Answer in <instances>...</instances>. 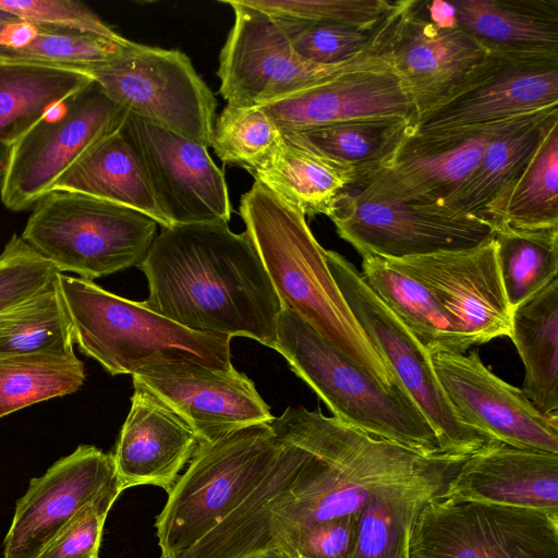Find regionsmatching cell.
Listing matches in <instances>:
<instances>
[{
  "mask_svg": "<svg viewBox=\"0 0 558 558\" xmlns=\"http://www.w3.org/2000/svg\"><path fill=\"white\" fill-rule=\"evenodd\" d=\"M117 487L123 489L112 454L78 446L44 475L32 478L16 502L3 557L37 558L84 506Z\"/></svg>",
  "mask_w": 558,
  "mask_h": 558,
  "instance_id": "obj_20",
  "label": "cell"
},
{
  "mask_svg": "<svg viewBox=\"0 0 558 558\" xmlns=\"http://www.w3.org/2000/svg\"><path fill=\"white\" fill-rule=\"evenodd\" d=\"M509 338L524 365L522 392L558 415V278L513 310Z\"/></svg>",
  "mask_w": 558,
  "mask_h": 558,
  "instance_id": "obj_30",
  "label": "cell"
},
{
  "mask_svg": "<svg viewBox=\"0 0 558 558\" xmlns=\"http://www.w3.org/2000/svg\"><path fill=\"white\" fill-rule=\"evenodd\" d=\"M51 191L77 192L121 204L142 211L161 228L172 226L122 129L82 155L58 179Z\"/></svg>",
  "mask_w": 558,
  "mask_h": 558,
  "instance_id": "obj_27",
  "label": "cell"
},
{
  "mask_svg": "<svg viewBox=\"0 0 558 558\" xmlns=\"http://www.w3.org/2000/svg\"><path fill=\"white\" fill-rule=\"evenodd\" d=\"M138 267L148 282L145 307L193 331L275 349L283 307L245 231L227 222L162 228Z\"/></svg>",
  "mask_w": 558,
  "mask_h": 558,
  "instance_id": "obj_2",
  "label": "cell"
},
{
  "mask_svg": "<svg viewBox=\"0 0 558 558\" xmlns=\"http://www.w3.org/2000/svg\"><path fill=\"white\" fill-rule=\"evenodd\" d=\"M375 46L404 83L416 120L458 89L492 56L462 28L444 29L430 22L424 0H398L377 28Z\"/></svg>",
  "mask_w": 558,
  "mask_h": 558,
  "instance_id": "obj_13",
  "label": "cell"
},
{
  "mask_svg": "<svg viewBox=\"0 0 558 558\" xmlns=\"http://www.w3.org/2000/svg\"><path fill=\"white\" fill-rule=\"evenodd\" d=\"M325 255L351 312L433 427L442 451L469 456L493 441L459 421L437 378L430 354L368 288L357 268L335 251L326 250Z\"/></svg>",
  "mask_w": 558,
  "mask_h": 558,
  "instance_id": "obj_11",
  "label": "cell"
},
{
  "mask_svg": "<svg viewBox=\"0 0 558 558\" xmlns=\"http://www.w3.org/2000/svg\"><path fill=\"white\" fill-rule=\"evenodd\" d=\"M122 132L172 226L229 222L232 205L225 174L207 147L132 113Z\"/></svg>",
  "mask_w": 558,
  "mask_h": 558,
  "instance_id": "obj_18",
  "label": "cell"
},
{
  "mask_svg": "<svg viewBox=\"0 0 558 558\" xmlns=\"http://www.w3.org/2000/svg\"><path fill=\"white\" fill-rule=\"evenodd\" d=\"M21 22H23V21L20 17H17L16 15L0 9V23L15 24V23H21Z\"/></svg>",
  "mask_w": 558,
  "mask_h": 558,
  "instance_id": "obj_50",
  "label": "cell"
},
{
  "mask_svg": "<svg viewBox=\"0 0 558 558\" xmlns=\"http://www.w3.org/2000/svg\"><path fill=\"white\" fill-rule=\"evenodd\" d=\"M558 107V60L492 53L458 89L424 112L410 134L445 135Z\"/></svg>",
  "mask_w": 558,
  "mask_h": 558,
  "instance_id": "obj_17",
  "label": "cell"
},
{
  "mask_svg": "<svg viewBox=\"0 0 558 558\" xmlns=\"http://www.w3.org/2000/svg\"><path fill=\"white\" fill-rule=\"evenodd\" d=\"M411 126L413 123L401 120H368L282 133L350 165L357 171L359 182L396 154Z\"/></svg>",
  "mask_w": 558,
  "mask_h": 558,
  "instance_id": "obj_36",
  "label": "cell"
},
{
  "mask_svg": "<svg viewBox=\"0 0 558 558\" xmlns=\"http://www.w3.org/2000/svg\"><path fill=\"white\" fill-rule=\"evenodd\" d=\"M441 497L558 510V454L493 440L468 457Z\"/></svg>",
  "mask_w": 558,
  "mask_h": 558,
  "instance_id": "obj_24",
  "label": "cell"
},
{
  "mask_svg": "<svg viewBox=\"0 0 558 558\" xmlns=\"http://www.w3.org/2000/svg\"><path fill=\"white\" fill-rule=\"evenodd\" d=\"M0 9L33 24L69 27L116 39L122 37L80 1L0 0Z\"/></svg>",
  "mask_w": 558,
  "mask_h": 558,
  "instance_id": "obj_44",
  "label": "cell"
},
{
  "mask_svg": "<svg viewBox=\"0 0 558 558\" xmlns=\"http://www.w3.org/2000/svg\"><path fill=\"white\" fill-rule=\"evenodd\" d=\"M531 114L457 134L408 132L388 161L348 189L368 199L447 210V203L478 165L490 140Z\"/></svg>",
  "mask_w": 558,
  "mask_h": 558,
  "instance_id": "obj_15",
  "label": "cell"
},
{
  "mask_svg": "<svg viewBox=\"0 0 558 558\" xmlns=\"http://www.w3.org/2000/svg\"><path fill=\"white\" fill-rule=\"evenodd\" d=\"M383 259L432 293L453 320L468 348L510 336L512 310L502 286L493 236L470 248Z\"/></svg>",
  "mask_w": 558,
  "mask_h": 558,
  "instance_id": "obj_16",
  "label": "cell"
},
{
  "mask_svg": "<svg viewBox=\"0 0 558 558\" xmlns=\"http://www.w3.org/2000/svg\"><path fill=\"white\" fill-rule=\"evenodd\" d=\"M269 424L281 447L272 470L209 558H250L279 547L315 523L357 512L383 487L451 478L470 456L424 454L320 409L288 407Z\"/></svg>",
  "mask_w": 558,
  "mask_h": 558,
  "instance_id": "obj_1",
  "label": "cell"
},
{
  "mask_svg": "<svg viewBox=\"0 0 558 558\" xmlns=\"http://www.w3.org/2000/svg\"><path fill=\"white\" fill-rule=\"evenodd\" d=\"M131 409L114 453L123 489L156 485L169 493L199 441L192 427L146 388L133 384Z\"/></svg>",
  "mask_w": 558,
  "mask_h": 558,
  "instance_id": "obj_23",
  "label": "cell"
},
{
  "mask_svg": "<svg viewBox=\"0 0 558 558\" xmlns=\"http://www.w3.org/2000/svg\"><path fill=\"white\" fill-rule=\"evenodd\" d=\"M258 107L281 132L368 120H401L414 125L417 118L404 83L388 63L347 72Z\"/></svg>",
  "mask_w": 558,
  "mask_h": 558,
  "instance_id": "obj_22",
  "label": "cell"
},
{
  "mask_svg": "<svg viewBox=\"0 0 558 558\" xmlns=\"http://www.w3.org/2000/svg\"><path fill=\"white\" fill-rule=\"evenodd\" d=\"M362 277L376 296L429 353H465L469 349L448 313L413 278L381 257L362 256Z\"/></svg>",
  "mask_w": 558,
  "mask_h": 558,
  "instance_id": "obj_31",
  "label": "cell"
},
{
  "mask_svg": "<svg viewBox=\"0 0 558 558\" xmlns=\"http://www.w3.org/2000/svg\"><path fill=\"white\" fill-rule=\"evenodd\" d=\"M338 235L361 256L401 258L473 247L493 236V225L441 208L386 203L345 189L328 216Z\"/></svg>",
  "mask_w": 558,
  "mask_h": 558,
  "instance_id": "obj_14",
  "label": "cell"
},
{
  "mask_svg": "<svg viewBox=\"0 0 558 558\" xmlns=\"http://www.w3.org/2000/svg\"><path fill=\"white\" fill-rule=\"evenodd\" d=\"M425 10L430 22L439 28L451 29L459 27L457 12L451 1H425Z\"/></svg>",
  "mask_w": 558,
  "mask_h": 558,
  "instance_id": "obj_46",
  "label": "cell"
},
{
  "mask_svg": "<svg viewBox=\"0 0 558 558\" xmlns=\"http://www.w3.org/2000/svg\"><path fill=\"white\" fill-rule=\"evenodd\" d=\"M239 209L282 307L385 386L398 383L347 304L306 217L257 180Z\"/></svg>",
  "mask_w": 558,
  "mask_h": 558,
  "instance_id": "obj_3",
  "label": "cell"
},
{
  "mask_svg": "<svg viewBox=\"0 0 558 558\" xmlns=\"http://www.w3.org/2000/svg\"><path fill=\"white\" fill-rule=\"evenodd\" d=\"M59 274L32 295L0 312V356L75 354Z\"/></svg>",
  "mask_w": 558,
  "mask_h": 558,
  "instance_id": "obj_33",
  "label": "cell"
},
{
  "mask_svg": "<svg viewBox=\"0 0 558 558\" xmlns=\"http://www.w3.org/2000/svg\"><path fill=\"white\" fill-rule=\"evenodd\" d=\"M430 360L464 425L512 447L558 454V415L537 409L521 389L495 375L476 351L436 352Z\"/></svg>",
  "mask_w": 558,
  "mask_h": 558,
  "instance_id": "obj_19",
  "label": "cell"
},
{
  "mask_svg": "<svg viewBox=\"0 0 558 558\" xmlns=\"http://www.w3.org/2000/svg\"><path fill=\"white\" fill-rule=\"evenodd\" d=\"M58 270L13 234L0 254V312L46 284Z\"/></svg>",
  "mask_w": 558,
  "mask_h": 558,
  "instance_id": "obj_42",
  "label": "cell"
},
{
  "mask_svg": "<svg viewBox=\"0 0 558 558\" xmlns=\"http://www.w3.org/2000/svg\"><path fill=\"white\" fill-rule=\"evenodd\" d=\"M282 132L260 107L226 105L216 118L211 146L225 163L252 173L281 143Z\"/></svg>",
  "mask_w": 558,
  "mask_h": 558,
  "instance_id": "obj_39",
  "label": "cell"
},
{
  "mask_svg": "<svg viewBox=\"0 0 558 558\" xmlns=\"http://www.w3.org/2000/svg\"><path fill=\"white\" fill-rule=\"evenodd\" d=\"M221 2L234 12L217 71L219 93L228 105H267L347 72L388 63L375 46L343 63L311 62L294 50L288 33L275 17L243 0Z\"/></svg>",
  "mask_w": 558,
  "mask_h": 558,
  "instance_id": "obj_8",
  "label": "cell"
},
{
  "mask_svg": "<svg viewBox=\"0 0 558 558\" xmlns=\"http://www.w3.org/2000/svg\"><path fill=\"white\" fill-rule=\"evenodd\" d=\"M451 478L390 485L373 493L357 512L351 558H410L414 521L430 500L442 496Z\"/></svg>",
  "mask_w": 558,
  "mask_h": 558,
  "instance_id": "obj_32",
  "label": "cell"
},
{
  "mask_svg": "<svg viewBox=\"0 0 558 558\" xmlns=\"http://www.w3.org/2000/svg\"><path fill=\"white\" fill-rule=\"evenodd\" d=\"M410 558H558V510L441 496L413 523Z\"/></svg>",
  "mask_w": 558,
  "mask_h": 558,
  "instance_id": "obj_9",
  "label": "cell"
},
{
  "mask_svg": "<svg viewBox=\"0 0 558 558\" xmlns=\"http://www.w3.org/2000/svg\"><path fill=\"white\" fill-rule=\"evenodd\" d=\"M488 221L518 230L558 228V118L520 175L493 205Z\"/></svg>",
  "mask_w": 558,
  "mask_h": 558,
  "instance_id": "obj_34",
  "label": "cell"
},
{
  "mask_svg": "<svg viewBox=\"0 0 558 558\" xmlns=\"http://www.w3.org/2000/svg\"><path fill=\"white\" fill-rule=\"evenodd\" d=\"M133 384L146 388L177 412L192 427L199 444L274 418L254 383L234 367L160 364L134 374Z\"/></svg>",
  "mask_w": 558,
  "mask_h": 558,
  "instance_id": "obj_21",
  "label": "cell"
},
{
  "mask_svg": "<svg viewBox=\"0 0 558 558\" xmlns=\"http://www.w3.org/2000/svg\"><path fill=\"white\" fill-rule=\"evenodd\" d=\"M86 378L74 354L0 356V418L32 404L77 391Z\"/></svg>",
  "mask_w": 558,
  "mask_h": 558,
  "instance_id": "obj_37",
  "label": "cell"
},
{
  "mask_svg": "<svg viewBox=\"0 0 558 558\" xmlns=\"http://www.w3.org/2000/svg\"><path fill=\"white\" fill-rule=\"evenodd\" d=\"M128 113L94 81L56 106L12 145L0 182L3 205L34 206L82 155L121 130Z\"/></svg>",
  "mask_w": 558,
  "mask_h": 558,
  "instance_id": "obj_12",
  "label": "cell"
},
{
  "mask_svg": "<svg viewBox=\"0 0 558 558\" xmlns=\"http://www.w3.org/2000/svg\"><path fill=\"white\" fill-rule=\"evenodd\" d=\"M274 17V16H272ZM304 59L325 65L343 63L371 50L376 31L362 32L336 24H306L275 17Z\"/></svg>",
  "mask_w": 558,
  "mask_h": 558,
  "instance_id": "obj_41",
  "label": "cell"
},
{
  "mask_svg": "<svg viewBox=\"0 0 558 558\" xmlns=\"http://www.w3.org/2000/svg\"><path fill=\"white\" fill-rule=\"evenodd\" d=\"M497 262L513 312L558 278V228L518 230L493 226Z\"/></svg>",
  "mask_w": 558,
  "mask_h": 558,
  "instance_id": "obj_35",
  "label": "cell"
},
{
  "mask_svg": "<svg viewBox=\"0 0 558 558\" xmlns=\"http://www.w3.org/2000/svg\"><path fill=\"white\" fill-rule=\"evenodd\" d=\"M12 145L0 142V182L7 169Z\"/></svg>",
  "mask_w": 558,
  "mask_h": 558,
  "instance_id": "obj_48",
  "label": "cell"
},
{
  "mask_svg": "<svg viewBox=\"0 0 558 558\" xmlns=\"http://www.w3.org/2000/svg\"><path fill=\"white\" fill-rule=\"evenodd\" d=\"M122 492L112 488L84 506L37 558H98L106 518Z\"/></svg>",
  "mask_w": 558,
  "mask_h": 558,
  "instance_id": "obj_43",
  "label": "cell"
},
{
  "mask_svg": "<svg viewBox=\"0 0 558 558\" xmlns=\"http://www.w3.org/2000/svg\"><path fill=\"white\" fill-rule=\"evenodd\" d=\"M159 225L134 208L77 192L50 191L21 238L60 274L94 280L140 266Z\"/></svg>",
  "mask_w": 558,
  "mask_h": 558,
  "instance_id": "obj_7",
  "label": "cell"
},
{
  "mask_svg": "<svg viewBox=\"0 0 558 558\" xmlns=\"http://www.w3.org/2000/svg\"><path fill=\"white\" fill-rule=\"evenodd\" d=\"M274 17L306 24H336L375 31L392 11L390 0H243Z\"/></svg>",
  "mask_w": 558,
  "mask_h": 558,
  "instance_id": "obj_40",
  "label": "cell"
},
{
  "mask_svg": "<svg viewBox=\"0 0 558 558\" xmlns=\"http://www.w3.org/2000/svg\"><path fill=\"white\" fill-rule=\"evenodd\" d=\"M90 83L85 72L0 59V142L13 145L51 109Z\"/></svg>",
  "mask_w": 558,
  "mask_h": 558,
  "instance_id": "obj_29",
  "label": "cell"
},
{
  "mask_svg": "<svg viewBox=\"0 0 558 558\" xmlns=\"http://www.w3.org/2000/svg\"><path fill=\"white\" fill-rule=\"evenodd\" d=\"M459 27L492 53L558 60V0H452Z\"/></svg>",
  "mask_w": 558,
  "mask_h": 558,
  "instance_id": "obj_25",
  "label": "cell"
},
{
  "mask_svg": "<svg viewBox=\"0 0 558 558\" xmlns=\"http://www.w3.org/2000/svg\"><path fill=\"white\" fill-rule=\"evenodd\" d=\"M132 41L69 27L34 24L29 39L17 47L0 46L1 60L40 63L89 73L120 58Z\"/></svg>",
  "mask_w": 558,
  "mask_h": 558,
  "instance_id": "obj_38",
  "label": "cell"
},
{
  "mask_svg": "<svg viewBox=\"0 0 558 558\" xmlns=\"http://www.w3.org/2000/svg\"><path fill=\"white\" fill-rule=\"evenodd\" d=\"M271 156L251 174L305 217L329 216L357 171L312 146L282 133Z\"/></svg>",
  "mask_w": 558,
  "mask_h": 558,
  "instance_id": "obj_26",
  "label": "cell"
},
{
  "mask_svg": "<svg viewBox=\"0 0 558 558\" xmlns=\"http://www.w3.org/2000/svg\"><path fill=\"white\" fill-rule=\"evenodd\" d=\"M73 340L109 374H137L168 363L230 369L231 337L190 330L92 280L59 274Z\"/></svg>",
  "mask_w": 558,
  "mask_h": 558,
  "instance_id": "obj_4",
  "label": "cell"
},
{
  "mask_svg": "<svg viewBox=\"0 0 558 558\" xmlns=\"http://www.w3.org/2000/svg\"><path fill=\"white\" fill-rule=\"evenodd\" d=\"M34 25L28 22H21L15 24L0 23V46L17 47L32 36Z\"/></svg>",
  "mask_w": 558,
  "mask_h": 558,
  "instance_id": "obj_47",
  "label": "cell"
},
{
  "mask_svg": "<svg viewBox=\"0 0 558 558\" xmlns=\"http://www.w3.org/2000/svg\"><path fill=\"white\" fill-rule=\"evenodd\" d=\"M357 512L315 523L287 538L278 548L293 558H351Z\"/></svg>",
  "mask_w": 558,
  "mask_h": 558,
  "instance_id": "obj_45",
  "label": "cell"
},
{
  "mask_svg": "<svg viewBox=\"0 0 558 558\" xmlns=\"http://www.w3.org/2000/svg\"><path fill=\"white\" fill-rule=\"evenodd\" d=\"M556 118L558 107L533 113L494 136L446 209L488 221L490 208L520 175Z\"/></svg>",
  "mask_w": 558,
  "mask_h": 558,
  "instance_id": "obj_28",
  "label": "cell"
},
{
  "mask_svg": "<svg viewBox=\"0 0 558 558\" xmlns=\"http://www.w3.org/2000/svg\"><path fill=\"white\" fill-rule=\"evenodd\" d=\"M250 558H293L289 553L281 548H271L265 551H262Z\"/></svg>",
  "mask_w": 558,
  "mask_h": 558,
  "instance_id": "obj_49",
  "label": "cell"
},
{
  "mask_svg": "<svg viewBox=\"0 0 558 558\" xmlns=\"http://www.w3.org/2000/svg\"><path fill=\"white\" fill-rule=\"evenodd\" d=\"M274 350L287 360L293 373L317 393L335 417L374 437L424 454H448L400 381L385 386L286 307L278 319Z\"/></svg>",
  "mask_w": 558,
  "mask_h": 558,
  "instance_id": "obj_5",
  "label": "cell"
},
{
  "mask_svg": "<svg viewBox=\"0 0 558 558\" xmlns=\"http://www.w3.org/2000/svg\"><path fill=\"white\" fill-rule=\"evenodd\" d=\"M280 444L269 423L199 444L155 523L160 558H180L262 482Z\"/></svg>",
  "mask_w": 558,
  "mask_h": 558,
  "instance_id": "obj_6",
  "label": "cell"
},
{
  "mask_svg": "<svg viewBox=\"0 0 558 558\" xmlns=\"http://www.w3.org/2000/svg\"><path fill=\"white\" fill-rule=\"evenodd\" d=\"M88 74L129 113L211 146L217 99L182 51L132 41L120 58Z\"/></svg>",
  "mask_w": 558,
  "mask_h": 558,
  "instance_id": "obj_10",
  "label": "cell"
}]
</instances>
